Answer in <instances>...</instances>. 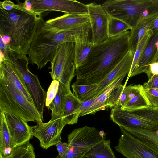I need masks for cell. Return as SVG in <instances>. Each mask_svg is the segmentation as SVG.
I'll return each mask as SVG.
<instances>
[{
	"instance_id": "33",
	"label": "cell",
	"mask_w": 158,
	"mask_h": 158,
	"mask_svg": "<svg viewBox=\"0 0 158 158\" xmlns=\"http://www.w3.org/2000/svg\"><path fill=\"white\" fill-rule=\"evenodd\" d=\"M59 82L56 80L52 81L46 93V98L45 105L48 107L57 94L59 86Z\"/></svg>"
},
{
	"instance_id": "11",
	"label": "cell",
	"mask_w": 158,
	"mask_h": 158,
	"mask_svg": "<svg viewBox=\"0 0 158 158\" xmlns=\"http://www.w3.org/2000/svg\"><path fill=\"white\" fill-rule=\"evenodd\" d=\"M66 125L64 118L62 117L51 119L46 123H38L30 127L32 136L38 139L41 147L47 149L61 141V133Z\"/></svg>"
},
{
	"instance_id": "37",
	"label": "cell",
	"mask_w": 158,
	"mask_h": 158,
	"mask_svg": "<svg viewBox=\"0 0 158 158\" xmlns=\"http://www.w3.org/2000/svg\"><path fill=\"white\" fill-rule=\"evenodd\" d=\"M145 73L149 79L153 75L158 74V62L151 64Z\"/></svg>"
},
{
	"instance_id": "12",
	"label": "cell",
	"mask_w": 158,
	"mask_h": 158,
	"mask_svg": "<svg viewBox=\"0 0 158 158\" xmlns=\"http://www.w3.org/2000/svg\"><path fill=\"white\" fill-rule=\"evenodd\" d=\"M92 31L90 41L93 46L107 40L110 16L102 5L95 2L86 4Z\"/></svg>"
},
{
	"instance_id": "19",
	"label": "cell",
	"mask_w": 158,
	"mask_h": 158,
	"mask_svg": "<svg viewBox=\"0 0 158 158\" xmlns=\"http://www.w3.org/2000/svg\"><path fill=\"white\" fill-rule=\"evenodd\" d=\"M123 128L158 155V130L157 127L151 129L129 127Z\"/></svg>"
},
{
	"instance_id": "34",
	"label": "cell",
	"mask_w": 158,
	"mask_h": 158,
	"mask_svg": "<svg viewBox=\"0 0 158 158\" xmlns=\"http://www.w3.org/2000/svg\"><path fill=\"white\" fill-rule=\"evenodd\" d=\"M144 90L152 106L158 108V88L144 89Z\"/></svg>"
},
{
	"instance_id": "35",
	"label": "cell",
	"mask_w": 158,
	"mask_h": 158,
	"mask_svg": "<svg viewBox=\"0 0 158 158\" xmlns=\"http://www.w3.org/2000/svg\"><path fill=\"white\" fill-rule=\"evenodd\" d=\"M143 86L145 89L158 88V74L152 76Z\"/></svg>"
},
{
	"instance_id": "25",
	"label": "cell",
	"mask_w": 158,
	"mask_h": 158,
	"mask_svg": "<svg viewBox=\"0 0 158 158\" xmlns=\"http://www.w3.org/2000/svg\"><path fill=\"white\" fill-rule=\"evenodd\" d=\"M110 139H104L98 142L85 154L86 158H117L110 147Z\"/></svg>"
},
{
	"instance_id": "30",
	"label": "cell",
	"mask_w": 158,
	"mask_h": 158,
	"mask_svg": "<svg viewBox=\"0 0 158 158\" xmlns=\"http://www.w3.org/2000/svg\"><path fill=\"white\" fill-rule=\"evenodd\" d=\"M153 32L152 30L149 29L139 42L136 51L134 54L131 67L130 71L128 74V76L126 82H127L129 78H130V76L140 58Z\"/></svg>"
},
{
	"instance_id": "15",
	"label": "cell",
	"mask_w": 158,
	"mask_h": 158,
	"mask_svg": "<svg viewBox=\"0 0 158 158\" xmlns=\"http://www.w3.org/2000/svg\"><path fill=\"white\" fill-rule=\"evenodd\" d=\"M89 22L88 15L67 13L46 21H44L43 27L50 31L58 32L77 28Z\"/></svg>"
},
{
	"instance_id": "27",
	"label": "cell",
	"mask_w": 158,
	"mask_h": 158,
	"mask_svg": "<svg viewBox=\"0 0 158 158\" xmlns=\"http://www.w3.org/2000/svg\"><path fill=\"white\" fill-rule=\"evenodd\" d=\"M125 76H123L116 80L112 83L104 92L96 97L95 102L84 113L83 116L88 114H94L97 111L105 110L106 102L111 91L116 85L122 82Z\"/></svg>"
},
{
	"instance_id": "38",
	"label": "cell",
	"mask_w": 158,
	"mask_h": 158,
	"mask_svg": "<svg viewBox=\"0 0 158 158\" xmlns=\"http://www.w3.org/2000/svg\"><path fill=\"white\" fill-rule=\"evenodd\" d=\"M58 152V155L62 156L67 152L68 149V146L67 143L62 142H59L56 145Z\"/></svg>"
},
{
	"instance_id": "29",
	"label": "cell",
	"mask_w": 158,
	"mask_h": 158,
	"mask_svg": "<svg viewBox=\"0 0 158 158\" xmlns=\"http://www.w3.org/2000/svg\"><path fill=\"white\" fill-rule=\"evenodd\" d=\"M131 30V28L123 22L110 16L108 24L109 38L118 36Z\"/></svg>"
},
{
	"instance_id": "39",
	"label": "cell",
	"mask_w": 158,
	"mask_h": 158,
	"mask_svg": "<svg viewBox=\"0 0 158 158\" xmlns=\"http://www.w3.org/2000/svg\"><path fill=\"white\" fill-rule=\"evenodd\" d=\"M15 4L11 1L4 0L0 2V8H2L6 10H10L14 8Z\"/></svg>"
},
{
	"instance_id": "31",
	"label": "cell",
	"mask_w": 158,
	"mask_h": 158,
	"mask_svg": "<svg viewBox=\"0 0 158 158\" xmlns=\"http://www.w3.org/2000/svg\"><path fill=\"white\" fill-rule=\"evenodd\" d=\"M127 83L126 82L124 85H123L121 82L112 89L106 102V107H119V103L120 98Z\"/></svg>"
},
{
	"instance_id": "40",
	"label": "cell",
	"mask_w": 158,
	"mask_h": 158,
	"mask_svg": "<svg viewBox=\"0 0 158 158\" xmlns=\"http://www.w3.org/2000/svg\"><path fill=\"white\" fill-rule=\"evenodd\" d=\"M153 32V34L158 32V16L151 25L150 28Z\"/></svg>"
},
{
	"instance_id": "8",
	"label": "cell",
	"mask_w": 158,
	"mask_h": 158,
	"mask_svg": "<svg viewBox=\"0 0 158 158\" xmlns=\"http://www.w3.org/2000/svg\"><path fill=\"white\" fill-rule=\"evenodd\" d=\"M99 131L94 127L85 126L75 128L69 134L68 149L62 156L58 155L56 158H84L89 150L106 137H102Z\"/></svg>"
},
{
	"instance_id": "7",
	"label": "cell",
	"mask_w": 158,
	"mask_h": 158,
	"mask_svg": "<svg viewBox=\"0 0 158 158\" xmlns=\"http://www.w3.org/2000/svg\"><path fill=\"white\" fill-rule=\"evenodd\" d=\"M74 51V42L62 43L59 46L49 68L53 80L58 81L70 90L71 81L76 75Z\"/></svg>"
},
{
	"instance_id": "1",
	"label": "cell",
	"mask_w": 158,
	"mask_h": 158,
	"mask_svg": "<svg viewBox=\"0 0 158 158\" xmlns=\"http://www.w3.org/2000/svg\"><path fill=\"white\" fill-rule=\"evenodd\" d=\"M131 34L127 31L93 46L82 64L76 69L74 83L86 85L101 82L130 49Z\"/></svg>"
},
{
	"instance_id": "2",
	"label": "cell",
	"mask_w": 158,
	"mask_h": 158,
	"mask_svg": "<svg viewBox=\"0 0 158 158\" xmlns=\"http://www.w3.org/2000/svg\"><path fill=\"white\" fill-rule=\"evenodd\" d=\"M42 18L19 2L10 10L0 8V40L7 48L26 55Z\"/></svg>"
},
{
	"instance_id": "32",
	"label": "cell",
	"mask_w": 158,
	"mask_h": 158,
	"mask_svg": "<svg viewBox=\"0 0 158 158\" xmlns=\"http://www.w3.org/2000/svg\"><path fill=\"white\" fill-rule=\"evenodd\" d=\"M98 84L79 85L74 83L71 85L73 94L82 102L85 101L88 95L94 91L97 88Z\"/></svg>"
},
{
	"instance_id": "9",
	"label": "cell",
	"mask_w": 158,
	"mask_h": 158,
	"mask_svg": "<svg viewBox=\"0 0 158 158\" xmlns=\"http://www.w3.org/2000/svg\"><path fill=\"white\" fill-rule=\"evenodd\" d=\"M23 3L27 9L36 13L56 11L65 14L88 15L86 5L75 0H26Z\"/></svg>"
},
{
	"instance_id": "13",
	"label": "cell",
	"mask_w": 158,
	"mask_h": 158,
	"mask_svg": "<svg viewBox=\"0 0 158 158\" xmlns=\"http://www.w3.org/2000/svg\"><path fill=\"white\" fill-rule=\"evenodd\" d=\"M119 127L122 134L118 144L114 147L117 152L126 158H158V155L123 127Z\"/></svg>"
},
{
	"instance_id": "23",
	"label": "cell",
	"mask_w": 158,
	"mask_h": 158,
	"mask_svg": "<svg viewBox=\"0 0 158 158\" xmlns=\"http://www.w3.org/2000/svg\"><path fill=\"white\" fill-rule=\"evenodd\" d=\"M71 92L64 84L59 82L57 94L47 107L51 110V119L63 117V108L65 98L66 95Z\"/></svg>"
},
{
	"instance_id": "20",
	"label": "cell",
	"mask_w": 158,
	"mask_h": 158,
	"mask_svg": "<svg viewBox=\"0 0 158 158\" xmlns=\"http://www.w3.org/2000/svg\"><path fill=\"white\" fill-rule=\"evenodd\" d=\"M82 102L72 92L66 95L63 108V117L66 125H73L77 123Z\"/></svg>"
},
{
	"instance_id": "6",
	"label": "cell",
	"mask_w": 158,
	"mask_h": 158,
	"mask_svg": "<svg viewBox=\"0 0 158 158\" xmlns=\"http://www.w3.org/2000/svg\"><path fill=\"white\" fill-rule=\"evenodd\" d=\"M0 52L2 57L13 65L19 74L34 106L43 118L46 93L41 86L37 76L30 71L28 57L27 55L20 54L7 48Z\"/></svg>"
},
{
	"instance_id": "26",
	"label": "cell",
	"mask_w": 158,
	"mask_h": 158,
	"mask_svg": "<svg viewBox=\"0 0 158 158\" xmlns=\"http://www.w3.org/2000/svg\"><path fill=\"white\" fill-rule=\"evenodd\" d=\"M152 106L146 96L143 85L137 93L121 107V109L123 110L132 111Z\"/></svg>"
},
{
	"instance_id": "28",
	"label": "cell",
	"mask_w": 158,
	"mask_h": 158,
	"mask_svg": "<svg viewBox=\"0 0 158 158\" xmlns=\"http://www.w3.org/2000/svg\"><path fill=\"white\" fill-rule=\"evenodd\" d=\"M4 158H35L34 148L29 141L15 147Z\"/></svg>"
},
{
	"instance_id": "5",
	"label": "cell",
	"mask_w": 158,
	"mask_h": 158,
	"mask_svg": "<svg viewBox=\"0 0 158 158\" xmlns=\"http://www.w3.org/2000/svg\"><path fill=\"white\" fill-rule=\"evenodd\" d=\"M0 112L13 114L27 123L44 120L34 105L10 82L1 77Z\"/></svg>"
},
{
	"instance_id": "24",
	"label": "cell",
	"mask_w": 158,
	"mask_h": 158,
	"mask_svg": "<svg viewBox=\"0 0 158 158\" xmlns=\"http://www.w3.org/2000/svg\"><path fill=\"white\" fill-rule=\"evenodd\" d=\"M0 158H4L10 153L14 147L3 113L0 112Z\"/></svg>"
},
{
	"instance_id": "42",
	"label": "cell",
	"mask_w": 158,
	"mask_h": 158,
	"mask_svg": "<svg viewBox=\"0 0 158 158\" xmlns=\"http://www.w3.org/2000/svg\"><path fill=\"white\" fill-rule=\"evenodd\" d=\"M157 129H158V126L157 127Z\"/></svg>"
},
{
	"instance_id": "10",
	"label": "cell",
	"mask_w": 158,
	"mask_h": 158,
	"mask_svg": "<svg viewBox=\"0 0 158 158\" xmlns=\"http://www.w3.org/2000/svg\"><path fill=\"white\" fill-rule=\"evenodd\" d=\"M111 119L119 127L151 129L158 126V123L152 120L146 108L132 111L123 110L120 107L112 108Z\"/></svg>"
},
{
	"instance_id": "22",
	"label": "cell",
	"mask_w": 158,
	"mask_h": 158,
	"mask_svg": "<svg viewBox=\"0 0 158 158\" xmlns=\"http://www.w3.org/2000/svg\"><path fill=\"white\" fill-rule=\"evenodd\" d=\"M89 33L74 42V62L76 69L82 64L93 46L89 40Z\"/></svg>"
},
{
	"instance_id": "36",
	"label": "cell",
	"mask_w": 158,
	"mask_h": 158,
	"mask_svg": "<svg viewBox=\"0 0 158 158\" xmlns=\"http://www.w3.org/2000/svg\"><path fill=\"white\" fill-rule=\"evenodd\" d=\"M96 99V98L82 102L79 109L80 112L79 117L83 116V114L94 103Z\"/></svg>"
},
{
	"instance_id": "3",
	"label": "cell",
	"mask_w": 158,
	"mask_h": 158,
	"mask_svg": "<svg viewBox=\"0 0 158 158\" xmlns=\"http://www.w3.org/2000/svg\"><path fill=\"white\" fill-rule=\"evenodd\" d=\"M44 20L42 18L35 35L27 52L29 61L35 64L39 69L51 63L59 46L66 42H75L78 39L89 33L91 29L89 22L77 28L55 32L43 27Z\"/></svg>"
},
{
	"instance_id": "18",
	"label": "cell",
	"mask_w": 158,
	"mask_h": 158,
	"mask_svg": "<svg viewBox=\"0 0 158 158\" xmlns=\"http://www.w3.org/2000/svg\"><path fill=\"white\" fill-rule=\"evenodd\" d=\"M0 77L10 82L34 105L31 98L19 74L13 65L3 57L0 60Z\"/></svg>"
},
{
	"instance_id": "17",
	"label": "cell",
	"mask_w": 158,
	"mask_h": 158,
	"mask_svg": "<svg viewBox=\"0 0 158 158\" xmlns=\"http://www.w3.org/2000/svg\"><path fill=\"white\" fill-rule=\"evenodd\" d=\"M158 52V32L152 34L150 38L143 53L130 77L145 73Z\"/></svg>"
},
{
	"instance_id": "21",
	"label": "cell",
	"mask_w": 158,
	"mask_h": 158,
	"mask_svg": "<svg viewBox=\"0 0 158 158\" xmlns=\"http://www.w3.org/2000/svg\"><path fill=\"white\" fill-rule=\"evenodd\" d=\"M158 14L149 16L139 22L131 30L130 37V49L135 54L139 42L156 18Z\"/></svg>"
},
{
	"instance_id": "14",
	"label": "cell",
	"mask_w": 158,
	"mask_h": 158,
	"mask_svg": "<svg viewBox=\"0 0 158 158\" xmlns=\"http://www.w3.org/2000/svg\"><path fill=\"white\" fill-rule=\"evenodd\" d=\"M134 55L130 49L114 68L98 84L97 88L87 96L85 101L97 97L116 80L128 74L131 67Z\"/></svg>"
},
{
	"instance_id": "16",
	"label": "cell",
	"mask_w": 158,
	"mask_h": 158,
	"mask_svg": "<svg viewBox=\"0 0 158 158\" xmlns=\"http://www.w3.org/2000/svg\"><path fill=\"white\" fill-rule=\"evenodd\" d=\"M13 147L29 141L33 136L27 123L10 113H4Z\"/></svg>"
},
{
	"instance_id": "41",
	"label": "cell",
	"mask_w": 158,
	"mask_h": 158,
	"mask_svg": "<svg viewBox=\"0 0 158 158\" xmlns=\"http://www.w3.org/2000/svg\"><path fill=\"white\" fill-rule=\"evenodd\" d=\"M155 62H158V52L156 53L151 63Z\"/></svg>"
},
{
	"instance_id": "4",
	"label": "cell",
	"mask_w": 158,
	"mask_h": 158,
	"mask_svg": "<svg viewBox=\"0 0 158 158\" xmlns=\"http://www.w3.org/2000/svg\"><path fill=\"white\" fill-rule=\"evenodd\" d=\"M102 5L110 17L131 30L142 20L158 14V0H107Z\"/></svg>"
}]
</instances>
